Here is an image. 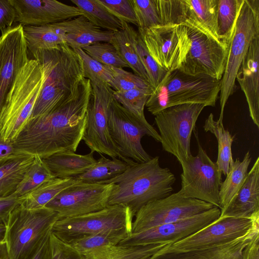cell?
<instances>
[{"mask_svg":"<svg viewBox=\"0 0 259 259\" xmlns=\"http://www.w3.org/2000/svg\"><path fill=\"white\" fill-rule=\"evenodd\" d=\"M92 94L83 78L74 94L42 115L30 118L12 142L19 151L41 158L63 151L75 152L84 134Z\"/></svg>","mask_w":259,"mask_h":259,"instance_id":"1","label":"cell"},{"mask_svg":"<svg viewBox=\"0 0 259 259\" xmlns=\"http://www.w3.org/2000/svg\"><path fill=\"white\" fill-rule=\"evenodd\" d=\"M32 55L41 66L44 80L30 118L45 114L68 99L84 78L80 57L66 44Z\"/></svg>","mask_w":259,"mask_h":259,"instance_id":"2","label":"cell"},{"mask_svg":"<svg viewBox=\"0 0 259 259\" xmlns=\"http://www.w3.org/2000/svg\"><path fill=\"white\" fill-rule=\"evenodd\" d=\"M175 175L160 166L159 156L130 165L121 174L99 184H114L108 205H120L130 208L135 217L149 202L172 194Z\"/></svg>","mask_w":259,"mask_h":259,"instance_id":"3","label":"cell"},{"mask_svg":"<svg viewBox=\"0 0 259 259\" xmlns=\"http://www.w3.org/2000/svg\"><path fill=\"white\" fill-rule=\"evenodd\" d=\"M221 80L204 74L192 75L179 69L166 72L149 97L145 106L155 116L175 105L198 103L215 106Z\"/></svg>","mask_w":259,"mask_h":259,"instance_id":"4","label":"cell"},{"mask_svg":"<svg viewBox=\"0 0 259 259\" xmlns=\"http://www.w3.org/2000/svg\"><path fill=\"white\" fill-rule=\"evenodd\" d=\"M44 80L41 66L29 59L19 71L0 112V135L13 142L30 117Z\"/></svg>","mask_w":259,"mask_h":259,"instance_id":"5","label":"cell"},{"mask_svg":"<svg viewBox=\"0 0 259 259\" xmlns=\"http://www.w3.org/2000/svg\"><path fill=\"white\" fill-rule=\"evenodd\" d=\"M58 219L57 212L46 206L30 209L19 204L14 208L5 221L9 259H28Z\"/></svg>","mask_w":259,"mask_h":259,"instance_id":"6","label":"cell"},{"mask_svg":"<svg viewBox=\"0 0 259 259\" xmlns=\"http://www.w3.org/2000/svg\"><path fill=\"white\" fill-rule=\"evenodd\" d=\"M259 34V0H242L228 43L225 70L221 79L218 120L223 123L224 111L229 97L236 89V76L251 41Z\"/></svg>","mask_w":259,"mask_h":259,"instance_id":"7","label":"cell"},{"mask_svg":"<svg viewBox=\"0 0 259 259\" xmlns=\"http://www.w3.org/2000/svg\"><path fill=\"white\" fill-rule=\"evenodd\" d=\"M188 49L179 70L192 75L204 74L221 80L225 68L228 45L198 25L184 22Z\"/></svg>","mask_w":259,"mask_h":259,"instance_id":"8","label":"cell"},{"mask_svg":"<svg viewBox=\"0 0 259 259\" xmlns=\"http://www.w3.org/2000/svg\"><path fill=\"white\" fill-rule=\"evenodd\" d=\"M205 107L198 103L178 105L166 108L155 116L163 149L175 156L179 162L192 155V133Z\"/></svg>","mask_w":259,"mask_h":259,"instance_id":"9","label":"cell"},{"mask_svg":"<svg viewBox=\"0 0 259 259\" xmlns=\"http://www.w3.org/2000/svg\"><path fill=\"white\" fill-rule=\"evenodd\" d=\"M92 94L87 111L86 125L82 140L92 152L119 158L132 165L133 160L123 157L118 152L110 135L108 114L114 99L113 90L107 83L91 82Z\"/></svg>","mask_w":259,"mask_h":259,"instance_id":"10","label":"cell"},{"mask_svg":"<svg viewBox=\"0 0 259 259\" xmlns=\"http://www.w3.org/2000/svg\"><path fill=\"white\" fill-rule=\"evenodd\" d=\"M198 153L181 161V188L178 193L183 197L199 199L220 209L219 189L222 173L202 148L195 134Z\"/></svg>","mask_w":259,"mask_h":259,"instance_id":"11","label":"cell"},{"mask_svg":"<svg viewBox=\"0 0 259 259\" xmlns=\"http://www.w3.org/2000/svg\"><path fill=\"white\" fill-rule=\"evenodd\" d=\"M134 218L127 207L108 205L97 211L58 219L51 231L67 242L107 230L124 229L132 233Z\"/></svg>","mask_w":259,"mask_h":259,"instance_id":"12","label":"cell"},{"mask_svg":"<svg viewBox=\"0 0 259 259\" xmlns=\"http://www.w3.org/2000/svg\"><path fill=\"white\" fill-rule=\"evenodd\" d=\"M214 206L199 199L184 197L178 192L172 193L151 201L140 208L134 217L132 234L189 218Z\"/></svg>","mask_w":259,"mask_h":259,"instance_id":"13","label":"cell"},{"mask_svg":"<svg viewBox=\"0 0 259 259\" xmlns=\"http://www.w3.org/2000/svg\"><path fill=\"white\" fill-rule=\"evenodd\" d=\"M114 184L77 181L62 190L45 206L57 212L59 219L79 216L102 210L108 202Z\"/></svg>","mask_w":259,"mask_h":259,"instance_id":"14","label":"cell"},{"mask_svg":"<svg viewBox=\"0 0 259 259\" xmlns=\"http://www.w3.org/2000/svg\"><path fill=\"white\" fill-rule=\"evenodd\" d=\"M150 54L166 71L179 69L187 52L188 37L183 24H168L138 28Z\"/></svg>","mask_w":259,"mask_h":259,"instance_id":"15","label":"cell"},{"mask_svg":"<svg viewBox=\"0 0 259 259\" xmlns=\"http://www.w3.org/2000/svg\"><path fill=\"white\" fill-rule=\"evenodd\" d=\"M108 120L111 138L123 157L137 163L145 162L152 158L141 144L142 137L149 136L148 132L114 99L109 108Z\"/></svg>","mask_w":259,"mask_h":259,"instance_id":"16","label":"cell"},{"mask_svg":"<svg viewBox=\"0 0 259 259\" xmlns=\"http://www.w3.org/2000/svg\"><path fill=\"white\" fill-rule=\"evenodd\" d=\"M221 209L214 206L189 218L167 223L145 231L132 233L119 244L134 246L154 244H172L183 239L218 220Z\"/></svg>","mask_w":259,"mask_h":259,"instance_id":"17","label":"cell"},{"mask_svg":"<svg viewBox=\"0 0 259 259\" xmlns=\"http://www.w3.org/2000/svg\"><path fill=\"white\" fill-rule=\"evenodd\" d=\"M257 224L259 214L251 218L220 217L199 231L169 244L162 249L166 251H183L212 246L243 236Z\"/></svg>","mask_w":259,"mask_h":259,"instance_id":"18","label":"cell"},{"mask_svg":"<svg viewBox=\"0 0 259 259\" xmlns=\"http://www.w3.org/2000/svg\"><path fill=\"white\" fill-rule=\"evenodd\" d=\"M29 60L23 26L17 24L0 36V112L19 71Z\"/></svg>","mask_w":259,"mask_h":259,"instance_id":"19","label":"cell"},{"mask_svg":"<svg viewBox=\"0 0 259 259\" xmlns=\"http://www.w3.org/2000/svg\"><path fill=\"white\" fill-rule=\"evenodd\" d=\"M16 13L15 22L39 26L61 22L82 15L76 7L55 0H10Z\"/></svg>","mask_w":259,"mask_h":259,"instance_id":"20","label":"cell"},{"mask_svg":"<svg viewBox=\"0 0 259 259\" xmlns=\"http://www.w3.org/2000/svg\"><path fill=\"white\" fill-rule=\"evenodd\" d=\"M258 234L259 224L245 235L232 240L183 251H166L162 248L147 259H243L245 249Z\"/></svg>","mask_w":259,"mask_h":259,"instance_id":"21","label":"cell"},{"mask_svg":"<svg viewBox=\"0 0 259 259\" xmlns=\"http://www.w3.org/2000/svg\"><path fill=\"white\" fill-rule=\"evenodd\" d=\"M259 34L253 39L237 72L236 79L243 92L250 116L259 127Z\"/></svg>","mask_w":259,"mask_h":259,"instance_id":"22","label":"cell"},{"mask_svg":"<svg viewBox=\"0 0 259 259\" xmlns=\"http://www.w3.org/2000/svg\"><path fill=\"white\" fill-rule=\"evenodd\" d=\"M259 214V157L248 172L242 186L220 217L251 218Z\"/></svg>","mask_w":259,"mask_h":259,"instance_id":"23","label":"cell"},{"mask_svg":"<svg viewBox=\"0 0 259 259\" xmlns=\"http://www.w3.org/2000/svg\"><path fill=\"white\" fill-rule=\"evenodd\" d=\"M218 0H180L181 24L186 22L196 24L224 42L218 34Z\"/></svg>","mask_w":259,"mask_h":259,"instance_id":"24","label":"cell"},{"mask_svg":"<svg viewBox=\"0 0 259 259\" xmlns=\"http://www.w3.org/2000/svg\"><path fill=\"white\" fill-rule=\"evenodd\" d=\"M93 152L84 155L72 151L54 153L42 158L53 175L57 178H74L93 167L96 160Z\"/></svg>","mask_w":259,"mask_h":259,"instance_id":"25","label":"cell"},{"mask_svg":"<svg viewBox=\"0 0 259 259\" xmlns=\"http://www.w3.org/2000/svg\"><path fill=\"white\" fill-rule=\"evenodd\" d=\"M34 158L20 152L0 160V198L14 194Z\"/></svg>","mask_w":259,"mask_h":259,"instance_id":"26","label":"cell"},{"mask_svg":"<svg viewBox=\"0 0 259 259\" xmlns=\"http://www.w3.org/2000/svg\"><path fill=\"white\" fill-rule=\"evenodd\" d=\"M114 32L99 28L83 15L70 19L66 34V44L73 49L95 43L110 42Z\"/></svg>","mask_w":259,"mask_h":259,"instance_id":"27","label":"cell"},{"mask_svg":"<svg viewBox=\"0 0 259 259\" xmlns=\"http://www.w3.org/2000/svg\"><path fill=\"white\" fill-rule=\"evenodd\" d=\"M23 27L28 50L31 54L38 50L52 49L66 44L64 21Z\"/></svg>","mask_w":259,"mask_h":259,"instance_id":"28","label":"cell"},{"mask_svg":"<svg viewBox=\"0 0 259 259\" xmlns=\"http://www.w3.org/2000/svg\"><path fill=\"white\" fill-rule=\"evenodd\" d=\"M137 35L138 31L130 24L125 23L122 29L114 33L110 42L114 46L121 58L132 68L134 74L149 82L147 74L137 52Z\"/></svg>","mask_w":259,"mask_h":259,"instance_id":"29","label":"cell"},{"mask_svg":"<svg viewBox=\"0 0 259 259\" xmlns=\"http://www.w3.org/2000/svg\"><path fill=\"white\" fill-rule=\"evenodd\" d=\"M153 91L150 89H133L124 92L114 91V99L128 110L147 130L149 136L160 142L159 133L147 121L144 107Z\"/></svg>","mask_w":259,"mask_h":259,"instance_id":"30","label":"cell"},{"mask_svg":"<svg viewBox=\"0 0 259 259\" xmlns=\"http://www.w3.org/2000/svg\"><path fill=\"white\" fill-rule=\"evenodd\" d=\"M169 244L127 246H106L92 250L84 255L87 259H147Z\"/></svg>","mask_w":259,"mask_h":259,"instance_id":"31","label":"cell"},{"mask_svg":"<svg viewBox=\"0 0 259 259\" xmlns=\"http://www.w3.org/2000/svg\"><path fill=\"white\" fill-rule=\"evenodd\" d=\"M77 181L73 178H57L47 181L29 193L19 198L20 204L30 209L44 207L62 190Z\"/></svg>","mask_w":259,"mask_h":259,"instance_id":"32","label":"cell"},{"mask_svg":"<svg viewBox=\"0 0 259 259\" xmlns=\"http://www.w3.org/2000/svg\"><path fill=\"white\" fill-rule=\"evenodd\" d=\"M205 132H210L215 137L218 142V157L215 162L219 170L226 176L229 167L234 162L232 153V145L235 136L225 129L223 123L214 119L210 113L206 119L203 126Z\"/></svg>","mask_w":259,"mask_h":259,"instance_id":"33","label":"cell"},{"mask_svg":"<svg viewBox=\"0 0 259 259\" xmlns=\"http://www.w3.org/2000/svg\"><path fill=\"white\" fill-rule=\"evenodd\" d=\"M251 157L249 152L244 155L242 161L236 158L230 166L228 174L222 182L219 189L221 211L228 205L244 183L250 163Z\"/></svg>","mask_w":259,"mask_h":259,"instance_id":"34","label":"cell"},{"mask_svg":"<svg viewBox=\"0 0 259 259\" xmlns=\"http://www.w3.org/2000/svg\"><path fill=\"white\" fill-rule=\"evenodd\" d=\"M82 15L94 25L113 32L124 28L123 23L112 15L97 0H71Z\"/></svg>","mask_w":259,"mask_h":259,"instance_id":"35","label":"cell"},{"mask_svg":"<svg viewBox=\"0 0 259 259\" xmlns=\"http://www.w3.org/2000/svg\"><path fill=\"white\" fill-rule=\"evenodd\" d=\"M130 165L119 158L108 159L101 155L93 167L73 179L81 182L100 183L121 174Z\"/></svg>","mask_w":259,"mask_h":259,"instance_id":"36","label":"cell"},{"mask_svg":"<svg viewBox=\"0 0 259 259\" xmlns=\"http://www.w3.org/2000/svg\"><path fill=\"white\" fill-rule=\"evenodd\" d=\"M131 234L132 232L127 229L107 230L68 243L84 255L102 247L118 244Z\"/></svg>","mask_w":259,"mask_h":259,"instance_id":"37","label":"cell"},{"mask_svg":"<svg viewBox=\"0 0 259 259\" xmlns=\"http://www.w3.org/2000/svg\"><path fill=\"white\" fill-rule=\"evenodd\" d=\"M54 178L55 177L42 158L35 156L33 163L26 171L13 195L20 198L43 183Z\"/></svg>","mask_w":259,"mask_h":259,"instance_id":"38","label":"cell"},{"mask_svg":"<svg viewBox=\"0 0 259 259\" xmlns=\"http://www.w3.org/2000/svg\"><path fill=\"white\" fill-rule=\"evenodd\" d=\"M138 28L163 25L158 0H132Z\"/></svg>","mask_w":259,"mask_h":259,"instance_id":"39","label":"cell"},{"mask_svg":"<svg viewBox=\"0 0 259 259\" xmlns=\"http://www.w3.org/2000/svg\"><path fill=\"white\" fill-rule=\"evenodd\" d=\"M242 1V0H218V34L221 39L227 45Z\"/></svg>","mask_w":259,"mask_h":259,"instance_id":"40","label":"cell"},{"mask_svg":"<svg viewBox=\"0 0 259 259\" xmlns=\"http://www.w3.org/2000/svg\"><path fill=\"white\" fill-rule=\"evenodd\" d=\"M82 49L92 59L103 65L117 68H129L110 42L95 43Z\"/></svg>","mask_w":259,"mask_h":259,"instance_id":"41","label":"cell"},{"mask_svg":"<svg viewBox=\"0 0 259 259\" xmlns=\"http://www.w3.org/2000/svg\"><path fill=\"white\" fill-rule=\"evenodd\" d=\"M74 50L82 60L84 77L91 82L102 81L110 86L113 80L110 66L103 65L92 59L81 48Z\"/></svg>","mask_w":259,"mask_h":259,"instance_id":"42","label":"cell"},{"mask_svg":"<svg viewBox=\"0 0 259 259\" xmlns=\"http://www.w3.org/2000/svg\"><path fill=\"white\" fill-rule=\"evenodd\" d=\"M136 46L137 54L147 74L149 82L154 90L161 82L167 71L161 68L150 54L138 32Z\"/></svg>","mask_w":259,"mask_h":259,"instance_id":"43","label":"cell"},{"mask_svg":"<svg viewBox=\"0 0 259 259\" xmlns=\"http://www.w3.org/2000/svg\"><path fill=\"white\" fill-rule=\"evenodd\" d=\"M113 80L110 87L117 92H124L133 89H150L153 88L143 78L122 68L110 67Z\"/></svg>","mask_w":259,"mask_h":259,"instance_id":"44","label":"cell"},{"mask_svg":"<svg viewBox=\"0 0 259 259\" xmlns=\"http://www.w3.org/2000/svg\"><path fill=\"white\" fill-rule=\"evenodd\" d=\"M48 259H87L69 243L61 239L52 231L50 234Z\"/></svg>","mask_w":259,"mask_h":259,"instance_id":"45","label":"cell"},{"mask_svg":"<svg viewBox=\"0 0 259 259\" xmlns=\"http://www.w3.org/2000/svg\"><path fill=\"white\" fill-rule=\"evenodd\" d=\"M121 22L137 26L132 0H97Z\"/></svg>","mask_w":259,"mask_h":259,"instance_id":"46","label":"cell"},{"mask_svg":"<svg viewBox=\"0 0 259 259\" xmlns=\"http://www.w3.org/2000/svg\"><path fill=\"white\" fill-rule=\"evenodd\" d=\"M16 13L10 0H0V30L3 31L12 26Z\"/></svg>","mask_w":259,"mask_h":259,"instance_id":"47","label":"cell"},{"mask_svg":"<svg viewBox=\"0 0 259 259\" xmlns=\"http://www.w3.org/2000/svg\"><path fill=\"white\" fill-rule=\"evenodd\" d=\"M19 204V198L13 194L0 198V220L5 222L12 210Z\"/></svg>","mask_w":259,"mask_h":259,"instance_id":"48","label":"cell"},{"mask_svg":"<svg viewBox=\"0 0 259 259\" xmlns=\"http://www.w3.org/2000/svg\"><path fill=\"white\" fill-rule=\"evenodd\" d=\"M20 152L14 147L12 142L5 141L0 135V160Z\"/></svg>","mask_w":259,"mask_h":259,"instance_id":"49","label":"cell"},{"mask_svg":"<svg viewBox=\"0 0 259 259\" xmlns=\"http://www.w3.org/2000/svg\"><path fill=\"white\" fill-rule=\"evenodd\" d=\"M51 232L46 236L28 259H48L49 241Z\"/></svg>","mask_w":259,"mask_h":259,"instance_id":"50","label":"cell"},{"mask_svg":"<svg viewBox=\"0 0 259 259\" xmlns=\"http://www.w3.org/2000/svg\"><path fill=\"white\" fill-rule=\"evenodd\" d=\"M0 259H9L4 239L0 240Z\"/></svg>","mask_w":259,"mask_h":259,"instance_id":"51","label":"cell"},{"mask_svg":"<svg viewBox=\"0 0 259 259\" xmlns=\"http://www.w3.org/2000/svg\"><path fill=\"white\" fill-rule=\"evenodd\" d=\"M5 232V224L4 221L0 220V240L4 238Z\"/></svg>","mask_w":259,"mask_h":259,"instance_id":"52","label":"cell"}]
</instances>
